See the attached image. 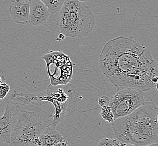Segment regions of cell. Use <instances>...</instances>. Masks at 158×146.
Returning <instances> with one entry per match:
<instances>
[{
  "label": "cell",
  "mask_w": 158,
  "mask_h": 146,
  "mask_svg": "<svg viewBox=\"0 0 158 146\" xmlns=\"http://www.w3.org/2000/svg\"><path fill=\"white\" fill-rule=\"evenodd\" d=\"M6 109L0 117V141L9 144L11 135L21 110L20 107L10 102H5Z\"/></svg>",
  "instance_id": "obj_8"
},
{
  "label": "cell",
  "mask_w": 158,
  "mask_h": 146,
  "mask_svg": "<svg viewBox=\"0 0 158 146\" xmlns=\"http://www.w3.org/2000/svg\"><path fill=\"white\" fill-rule=\"evenodd\" d=\"M79 1H80V2H85L86 0H79Z\"/></svg>",
  "instance_id": "obj_18"
},
{
  "label": "cell",
  "mask_w": 158,
  "mask_h": 146,
  "mask_svg": "<svg viewBox=\"0 0 158 146\" xmlns=\"http://www.w3.org/2000/svg\"><path fill=\"white\" fill-rule=\"evenodd\" d=\"M31 0H15L10 6V14L18 24H27L29 21Z\"/></svg>",
  "instance_id": "obj_12"
},
{
  "label": "cell",
  "mask_w": 158,
  "mask_h": 146,
  "mask_svg": "<svg viewBox=\"0 0 158 146\" xmlns=\"http://www.w3.org/2000/svg\"><path fill=\"white\" fill-rule=\"evenodd\" d=\"M40 98L42 102L47 101L53 105L55 113L54 115L51 116L53 118L52 121L56 125H57L66 112L69 98L67 94L61 89L55 91L48 87L43 93L40 94Z\"/></svg>",
  "instance_id": "obj_7"
},
{
  "label": "cell",
  "mask_w": 158,
  "mask_h": 146,
  "mask_svg": "<svg viewBox=\"0 0 158 146\" xmlns=\"http://www.w3.org/2000/svg\"><path fill=\"white\" fill-rule=\"evenodd\" d=\"M44 125L45 122H39L33 113L23 109L12 130L9 144L11 146H39V138Z\"/></svg>",
  "instance_id": "obj_4"
},
{
  "label": "cell",
  "mask_w": 158,
  "mask_h": 146,
  "mask_svg": "<svg viewBox=\"0 0 158 146\" xmlns=\"http://www.w3.org/2000/svg\"><path fill=\"white\" fill-rule=\"evenodd\" d=\"M44 3L52 14H56L60 12L64 0H40Z\"/></svg>",
  "instance_id": "obj_13"
},
{
  "label": "cell",
  "mask_w": 158,
  "mask_h": 146,
  "mask_svg": "<svg viewBox=\"0 0 158 146\" xmlns=\"http://www.w3.org/2000/svg\"><path fill=\"white\" fill-rule=\"evenodd\" d=\"M101 71L116 88L157 89L158 65L143 44L130 37L109 40L99 57Z\"/></svg>",
  "instance_id": "obj_1"
},
{
  "label": "cell",
  "mask_w": 158,
  "mask_h": 146,
  "mask_svg": "<svg viewBox=\"0 0 158 146\" xmlns=\"http://www.w3.org/2000/svg\"><path fill=\"white\" fill-rule=\"evenodd\" d=\"M6 101L15 104L22 109L27 105H40L42 102L40 100V94L31 93L20 87H17L10 94Z\"/></svg>",
  "instance_id": "obj_10"
},
{
  "label": "cell",
  "mask_w": 158,
  "mask_h": 146,
  "mask_svg": "<svg viewBox=\"0 0 158 146\" xmlns=\"http://www.w3.org/2000/svg\"><path fill=\"white\" fill-rule=\"evenodd\" d=\"M60 14L59 27L65 36L81 38L87 36L95 25L91 9L79 0H64Z\"/></svg>",
  "instance_id": "obj_3"
},
{
  "label": "cell",
  "mask_w": 158,
  "mask_h": 146,
  "mask_svg": "<svg viewBox=\"0 0 158 146\" xmlns=\"http://www.w3.org/2000/svg\"><path fill=\"white\" fill-rule=\"evenodd\" d=\"M110 100L106 96H102L98 99V105L102 107L109 105Z\"/></svg>",
  "instance_id": "obj_17"
},
{
  "label": "cell",
  "mask_w": 158,
  "mask_h": 146,
  "mask_svg": "<svg viewBox=\"0 0 158 146\" xmlns=\"http://www.w3.org/2000/svg\"><path fill=\"white\" fill-rule=\"evenodd\" d=\"M158 109L152 101L145 102L127 115L115 119V137L129 146L158 145Z\"/></svg>",
  "instance_id": "obj_2"
},
{
  "label": "cell",
  "mask_w": 158,
  "mask_h": 146,
  "mask_svg": "<svg viewBox=\"0 0 158 146\" xmlns=\"http://www.w3.org/2000/svg\"><path fill=\"white\" fill-rule=\"evenodd\" d=\"M10 87L6 83L2 82L0 84V100H3L9 93Z\"/></svg>",
  "instance_id": "obj_16"
},
{
  "label": "cell",
  "mask_w": 158,
  "mask_h": 146,
  "mask_svg": "<svg viewBox=\"0 0 158 146\" xmlns=\"http://www.w3.org/2000/svg\"><path fill=\"white\" fill-rule=\"evenodd\" d=\"M2 83V79H1V76H0V84Z\"/></svg>",
  "instance_id": "obj_19"
},
{
  "label": "cell",
  "mask_w": 158,
  "mask_h": 146,
  "mask_svg": "<svg viewBox=\"0 0 158 146\" xmlns=\"http://www.w3.org/2000/svg\"><path fill=\"white\" fill-rule=\"evenodd\" d=\"M42 58L46 62L51 85H64L70 82L73 65L67 55L62 51H50Z\"/></svg>",
  "instance_id": "obj_5"
},
{
  "label": "cell",
  "mask_w": 158,
  "mask_h": 146,
  "mask_svg": "<svg viewBox=\"0 0 158 146\" xmlns=\"http://www.w3.org/2000/svg\"><path fill=\"white\" fill-rule=\"evenodd\" d=\"M97 146H128L129 145L122 142L117 138H103L98 142Z\"/></svg>",
  "instance_id": "obj_14"
},
{
  "label": "cell",
  "mask_w": 158,
  "mask_h": 146,
  "mask_svg": "<svg viewBox=\"0 0 158 146\" xmlns=\"http://www.w3.org/2000/svg\"><path fill=\"white\" fill-rule=\"evenodd\" d=\"M50 12L40 0H31L28 23L33 26L44 24L48 20Z\"/></svg>",
  "instance_id": "obj_11"
},
{
  "label": "cell",
  "mask_w": 158,
  "mask_h": 146,
  "mask_svg": "<svg viewBox=\"0 0 158 146\" xmlns=\"http://www.w3.org/2000/svg\"><path fill=\"white\" fill-rule=\"evenodd\" d=\"M144 92L132 88H117L110 100L109 106L114 120L127 115L145 102Z\"/></svg>",
  "instance_id": "obj_6"
},
{
  "label": "cell",
  "mask_w": 158,
  "mask_h": 146,
  "mask_svg": "<svg viewBox=\"0 0 158 146\" xmlns=\"http://www.w3.org/2000/svg\"><path fill=\"white\" fill-rule=\"evenodd\" d=\"M100 115L102 119L108 122L112 123L114 121V118L112 110L109 105L102 107Z\"/></svg>",
  "instance_id": "obj_15"
},
{
  "label": "cell",
  "mask_w": 158,
  "mask_h": 146,
  "mask_svg": "<svg viewBox=\"0 0 158 146\" xmlns=\"http://www.w3.org/2000/svg\"><path fill=\"white\" fill-rule=\"evenodd\" d=\"M68 144L64 137L56 129L52 120L45 122V125L39 138V146H64Z\"/></svg>",
  "instance_id": "obj_9"
}]
</instances>
